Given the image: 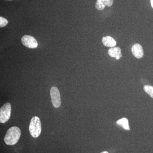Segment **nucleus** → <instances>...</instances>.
I'll list each match as a JSON object with an SVG mask.
<instances>
[{
  "mask_svg": "<svg viewBox=\"0 0 153 153\" xmlns=\"http://www.w3.org/2000/svg\"><path fill=\"white\" fill-rule=\"evenodd\" d=\"M21 136L20 129L17 126H13L7 131L4 140L7 145L13 146L19 141Z\"/></svg>",
  "mask_w": 153,
  "mask_h": 153,
  "instance_id": "obj_1",
  "label": "nucleus"
},
{
  "mask_svg": "<svg viewBox=\"0 0 153 153\" xmlns=\"http://www.w3.org/2000/svg\"><path fill=\"white\" fill-rule=\"evenodd\" d=\"M41 123L40 118L37 116L32 118L29 126V131L31 135L33 137L37 138L41 134Z\"/></svg>",
  "mask_w": 153,
  "mask_h": 153,
  "instance_id": "obj_2",
  "label": "nucleus"
},
{
  "mask_svg": "<svg viewBox=\"0 0 153 153\" xmlns=\"http://www.w3.org/2000/svg\"><path fill=\"white\" fill-rule=\"evenodd\" d=\"M11 105L10 102H7L0 109V123H4L8 121L10 117Z\"/></svg>",
  "mask_w": 153,
  "mask_h": 153,
  "instance_id": "obj_3",
  "label": "nucleus"
},
{
  "mask_svg": "<svg viewBox=\"0 0 153 153\" xmlns=\"http://www.w3.org/2000/svg\"><path fill=\"white\" fill-rule=\"evenodd\" d=\"M50 96L52 105L55 108H59L61 105V99L60 91L56 87L51 88L50 90Z\"/></svg>",
  "mask_w": 153,
  "mask_h": 153,
  "instance_id": "obj_4",
  "label": "nucleus"
},
{
  "mask_svg": "<svg viewBox=\"0 0 153 153\" xmlns=\"http://www.w3.org/2000/svg\"><path fill=\"white\" fill-rule=\"evenodd\" d=\"M22 42L24 46L28 48L35 49L38 47V42L33 36L27 35L23 36L22 38Z\"/></svg>",
  "mask_w": 153,
  "mask_h": 153,
  "instance_id": "obj_5",
  "label": "nucleus"
},
{
  "mask_svg": "<svg viewBox=\"0 0 153 153\" xmlns=\"http://www.w3.org/2000/svg\"><path fill=\"white\" fill-rule=\"evenodd\" d=\"M133 55L137 59H140L143 56V47L140 44H135L131 48Z\"/></svg>",
  "mask_w": 153,
  "mask_h": 153,
  "instance_id": "obj_6",
  "label": "nucleus"
},
{
  "mask_svg": "<svg viewBox=\"0 0 153 153\" xmlns=\"http://www.w3.org/2000/svg\"><path fill=\"white\" fill-rule=\"evenodd\" d=\"M114 0H97L95 4V8L98 10H102L105 6L111 7L113 4Z\"/></svg>",
  "mask_w": 153,
  "mask_h": 153,
  "instance_id": "obj_7",
  "label": "nucleus"
},
{
  "mask_svg": "<svg viewBox=\"0 0 153 153\" xmlns=\"http://www.w3.org/2000/svg\"><path fill=\"white\" fill-rule=\"evenodd\" d=\"M108 54L110 57H115L117 60H119L122 57L121 50L118 47H113L108 51Z\"/></svg>",
  "mask_w": 153,
  "mask_h": 153,
  "instance_id": "obj_8",
  "label": "nucleus"
},
{
  "mask_svg": "<svg viewBox=\"0 0 153 153\" xmlns=\"http://www.w3.org/2000/svg\"><path fill=\"white\" fill-rule=\"evenodd\" d=\"M102 44L105 46L109 47H114L116 45L117 43L115 40L112 37L109 36L103 37L102 39Z\"/></svg>",
  "mask_w": 153,
  "mask_h": 153,
  "instance_id": "obj_9",
  "label": "nucleus"
},
{
  "mask_svg": "<svg viewBox=\"0 0 153 153\" xmlns=\"http://www.w3.org/2000/svg\"><path fill=\"white\" fill-rule=\"evenodd\" d=\"M116 123L118 125L122 126L125 129L129 130L130 128L128 125V120L126 118H123L116 122Z\"/></svg>",
  "mask_w": 153,
  "mask_h": 153,
  "instance_id": "obj_10",
  "label": "nucleus"
},
{
  "mask_svg": "<svg viewBox=\"0 0 153 153\" xmlns=\"http://www.w3.org/2000/svg\"><path fill=\"white\" fill-rule=\"evenodd\" d=\"M145 92L153 98V86L149 85H146L144 86Z\"/></svg>",
  "mask_w": 153,
  "mask_h": 153,
  "instance_id": "obj_11",
  "label": "nucleus"
},
{
  "mask_svg": "<svg viewBox=\"0 0 153 153\" xmlns=\"http://www.w3.org/2000/svg\"><path fill=\"white\" fill-rule=\"evenodd\" d=\"M8 23V22L7 19L2 17H0V27H5L7 25Z\"/></svg>",
  "mask_w": 153,
  "mask_h": 153,
  "instance_id": "obj_12",
  "label": "nucleus"
},
{
  "mask_svg": "<svg viewBox=\"0 0 153 153\" xmlns=\"http://www.w3.org/2000/svg\"><path fill=\"white\" fill-rule=\"evenodd\" d=\"M151 5H152V7L153 8V0H151Z\"/></svg>",
  "mask_w": 153,
  "mask_h": 153,
  "instance_id": "obj_13",
  "label": "nucleus"
},
{
  "mask_svg": "<svg viewBox=\"0 0 153 153\" xmlns=\"http://www.w3.org/2000/svg\"><path fill=\"white\" fill-rule=\"evenodd\" d=\"M101 153H108V152H106V151H105V152H101Z\"/></svg>",
  "mask_w": 153,
  "mask_h": 153,
  "instance_id": "obj_14",
  "label": "nucleus"
},
{
  "mask_svg": "<svg viewBox=\"0 0 153 153\" xmlns=\"http://www.w3.org/2000/svg\"><path fill=\"white\" fill-rule=\"evenodd\" d=\"M9 1H12V0H9Z\"/></svg>",
  "mask_w": 153,
  "mask_h": 153,
  "instance_id": "obj_15",
  "label": "nucleus"
}]
</instances>
